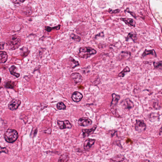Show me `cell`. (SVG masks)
Returning a JSON list of instances; mask_svg holds the SVG:
<instances>
[{"label":"cell","instance_id":"cell-13","mask_svg":"<svg viewBox=\"0 0 162 162\" xmlns=\"http://www.w3.org/2000/svg\"><path fill=\"white\" fill-rule=\"evenodd\" d=\"M96 125H95L92 128L89 129H84L82 130V132L83 133V137L84 138L89 136L92 134L94 132L95 130L97 128Z\"/></svg>","mask_w":162,"mask_h":162},{"label":"cell","instance_id":"cell-26","mask_svg":"<svg viewBox=\"0 0 162 162\" xmlns=\"http://www.w3.org/2000/svg\"><path fill=\"white\" fill-rule=\"evenodd\" d=\"M70 38L74 41L76 42H79L81 40V38L78 35H75V34L72 33L70 35Z\"/></svg>","mask_w":162,"mask_h":162},{"label":"cell","instance_id":"cell-16","mask_svg":"<svg viewBox=\"0 0 162 162\" xmlns=\"http://www.w3.org/2000/svg\"><path fill=\"white\" fill-rule=\"evenodd\" d=\"M8 55L5 51H0V64H4L7 61Z\"/></svg>","mask_w":162,"mask_h":162},{"label":"cell","instance_id":"cell-20","mask_svg":"<svg viewBox=\"0 0 162 162\" xmlns=\"http://www.w3.org/2000/svg\"><path fill=\"white\" fill-rule=\"evenodd\" d=\"M149 55H152L155 57H157V54H156V51L154 49H151V50H147L145 49L142 55V57H145V56Z\"/></svg>","mask_w":162,"mask_h":162},{"label":"cell","instance_id":"cell-32","mask_svg":"<svg viewBox=\"0 0 162 162\" xmlns=\"http://www.w3.org/2000/svg\"><path fill=\"white\" fill-rule=\"evenodd\" d=\"M104 37V32H102L101 33H99L97 34V35H96L95 38H97V37Z\"/></svg>","mask_w":162,"mask_h":162},{"label":"cell","instance_id":"cell-24","mask_svg":"<svg viewBox=\"0 0 162 162\" xmlns=\"http://www.w3.org/2000/svg\"><path fill=\"white\" fill-rule=\"evenodd\" d=\"M5 86L7 88L13 89L15 87L14 82L12 81H9L5 83Z\"/></svg>","mask_w":162,"mask_h":162},{"label":"cell","instance_id":"cell-11","mask_svg":"<svg viewBox=\"0 0 162 162\" xmlns=\"http://www.w3.org/2000/svg\"><path fill=\"white\" fill-rule=\"evenodd\" d=\"M83 95L82 93L78 92H75L73 93L71 98L75 102H79L83 98Z\"/></svg>","mask_w":162,"mask_h":162},{"label":"cell","instance_id":"cell-28","mask_svg":"<svg viewBox=\"0 0 162 162\" xmlns=\"http://www.w3.org/2000/svg\"><path fill=\"white\" fill-rule=\"evenodd\" d=\"M120 11V10L119 9H117L113 10L112 9L109 8L108 10V12L110 14H116L119 13Z\"/></svg>","mask_w":162,"mask_h":162},{"label":"cell","instance_id":"cell-8","mask_svg":"<svg viewBox=\"0 0 162 162\" xmlns=\"http://www.w3.org/2000/svg\"><path fill=\"white\" fill-rule=\"evenodd\" d=\"M121 104L122 107L126 109H131L134 106L133 103L128 98L123 100Z\"/></svg>","mask_w":162,"mask_h":162},{"label":"cell","instance_id":"cell-30","mask_svg":"<svg viewBox=\"0 0 162 162\" xmlns=\"http://www.w3.org/2000/svg\"><path fill=\"white\" fill-rule=\"evenodd\" d=\"M8 150L6 148L2 147L0 146V153H5L8 154Z\"/></svg>","mask_w":162,"mask_h":162},{"label":"cell","instance_id":"cell-7","mask_svg":"<svg viewBox=\"0 0 162 162\" xmlns=\"http://www.w3.org/2000/svg\"><path fill=\"white\" fill-rule=\"evenodd\" d=\"M57 123L60 129H71L72 127V125L68 120H65L64 121L58 120Z\"/></svg>","mask_w":162,"mask_h":162},{"label":"cell","instance_id":"cell-2","mask_svg":"<svg viewBox=\"0 0 162 162\" xmlns=\"http://www.w3.org/2000/svg\"><path fill=\"white\" fill-rule=\"evenodd\" d=\"M21 42V40L20 37L16 35H12L7 40L8 48L11 50H15L19 47Z\"/></svg>","mask_w":162,"mask_h":162},{"label":"cell","instance_id":"cell-31","mask_svg":"<svg viewBox=\"0 0 162 162\" xmlns=\"http://www.w3.org/2000/svg\"><path fill=\"white\" fill-rule=\"evenodd\" d=\"M25 1H20V0H18V1H12V2L13 3L16 4H20L23 3V2H24Z\"/></svg>","mask_w":162,"mask_h":162},{"label":"cell","instance_id":"cell-18","mask_svg":"<svg viewBox=\"0 0 162 162\" xmlns=\"http://www.w3.org/2000/svg\"><path fill=\"white\" fill-rule=\"evenodd\" d=\"M69 158V155L68 153H64L60 156L58 162H68Z\"/></svg>","mask_w":162,"mask_h":162},{"label":"cell","instance_id":"cell-17","mask_svg":"<svg viewBox=\"0 0 162 162\" xmlns=\"http://www.w3.org/2000/svg\"><path fill=\"white\" fill-rule=\"evenodd\" d=\"M124 156L122 155H118L110 160L111 162H122L124 160Z\"/></svg>","mask_w":162,"mask_h":162},{"label":"cell","instance_id":"cell-25","mask_svg":"<svg viewBox=\"0 0 162 162\" xmlns=\"http://www.w3.org/2000/svg\"><path fill=\"white\" fill-rule=\"evenodd\" d=\"M162 61H161L153 62V65L156 69H162Z\"/></svg>","mask_w":162,"mask_h":162},{"label":"cell","instance_id":"cell-19","mask_svg":"<svg viewBox=\"0 0 162 162\" xmlns=\"http://www.w3.org/2000/svg\"><path fill=\"white\" fill-rule=\"evenodd\" d=\"M17 70V68L14 65L12 66L9 68V71L11 74L15 76L16 78H18L20 76V74L16 72V71Z\"/></svg>","mask_w":162,"mask_h":162},{"label":"cell","instance_id":"cell-4","mask_svg":"<svg viewBox=\"0 0 162 162\" xmlns=\"http://www.w3.org/2000/svg\"><path fill=\"white\" fill-rule=\"evenodd\" d=\"M134 129L138 132H142L146 130V124L143 120H137L134 124Z\"/></svg>","mask_w":162,"mask_h":162},{"label":"cell","instance_id":"cell-15","mask_svg":"<svg viewBox=\"0 0 162 162\" xmlns=\"http://www.w3.org/2000/svg\"><path fill=\"white\" fill-rule=\"evenodd\" d=\"M112 100L111 103V106L114 107L117 105L119 100L120 99V96L115 93L112 94Z\"/></svg>","mask_w":162,"mask_h":162},{"label":"cell","instance_id":"cell-29","mask_svg":"<svg viewBox=\"0 0 162 162\" xmlns=\"http://www.w3.org/2000/svg\"><path fill=\"white\" fill-rule=\"evenodd\" d=\"M125 12H128V13H130V14L131 15L133 16L134 18L136 19L137 16L136 15V14L134 13V12H133L131 11H130L129 10V8H128L126 9L125 10Z\"/></svg>","mask_w":162,"mask_h":162},{"label":"cell","instance_id":"cell-27","mask_svg":"<svg viewBox=\"0 0 162 162\" xmlns=\"http://www.w3.org/2000/svg\"><path fill=\"white\" fill-rule=\"evenodd\" d=\"M57 108L59 110H65L66 107L64 103L62 102H59L57 104Z\"/></svg>","mask_w":162,"mask_h":162},{"label":"cell","instance_id":"cell-21","mask_svg":"<svg viewBox=\"0 0 162 162\" xmlns=\"http://www.w3.org/2000/svg\"><path fill=\"white\" fill-rule=\"evenodd\" d=\"M130 69L127 66L123 69V70L118 75V76L120 77H123L127 73L130 72Z\"/></svg>","mask_w":162,"mask_h":162},{"label":"cell","instance_id":"cell-34","mask_svg":"<svg viewBox=\"0 0 162 162\" xmlns=\"http://www.w3.org/2000/svg\"><path fill=\"white\" fill-rule=\"evenodd\" d=\"M1 78H0V83H1Z\"/></svg>","mask_w":162,"mask_h":162},{"label":"cell","instance_id":"cell-10","mask_svg":"<svg viewBox=\"0 0 162 162\" xmlns=\"http://www.w3.org/2000/svg\"><path fill=\"white\" fill-rule=\"evenodd\" d=\"M120 20L130 27H135L136 22L134 19L129 18H120Z\"/></svg>","mask_w":162,"mask_h":162},{"label":"cell","instance_id":"cell-33","mask_svg":"<svg viewBox=\"0 0 162 162\" xmlns=\"http://www.w3.org/2000/svg\"><path fill=\"white\" fill-rule=\"evenodd\" d=\"M5 42H0V49H3L4 48Z\"/></svg>","mask_w":162,"mask_h":162},{"label":"cell","instance_id":"cell-23","mask_svg":"<svg viewBox=\"0 0 162 162\" xmlns=\"http://www.w3.org/2000/svg\"><path fill=\"white\" fill-rule=\"evenodd\" d=\"M130 38L132 40L133 42H135L136 39L137 38V35L136 34L131 33H129L127 36L126 38V41H128Z\"/></svg>","mask_w":162,"mask_h":162},{"label":"cell","instance_id":"cell-12","mask_svg":"<svg viewBox=\"0 0 162 162\" xmlns=\"http://www.w3.org/2000/svg\"><path fill=\"white\" fill-rule=\"evenodd\" d=\"M96 140L88 138L85 141L84 144V148L85 150L90 149L91 147L94 145Z\"/></svg>","mask_w":162,"mask_h":162},{"label":"cell","instance_id":"cell-6","mask_svg":"<svg viewBox=\"0 0 162 162\" xmlns=\"http://www.w3.org/2000/svg\"><path fill=\"white\" fill-rule=\"evenodd\" d=\"M93 123L92 121L89 118L83 117L78 120V123L79 125L82 127H86L91 125Z\"/></svg>","mask_w":162,"mask_h":162},{"label":"cell","instance_id":"cell-5","mask_svg":"<svg viewBox=\"0 0 162 162\" xmlns=\"http://www.w3.org/2000/svg\"><path fill=\"white\" fill-rule=\"evenodd\" d=\"M21 104V101L20 100L16 99L12 100L8 104V108L11 111H14L19 108Z\"/></svg>","mask_w":162,"mask_h":162},{"label":"cell","instance_id":"cell-3","mask_svg":"<svg viewBox=\"0 0 162 162\" xmlns=\"http://www.w3.org/2000/svg\"><path fill=\"white\" fill-rule=\"evenodd\" d=\"M18 137L17 131L12 129H9L7 130L4 135L5 141L10 143L15 142L17 139Z\"/></svg>","mask_w":162,"mask_h":162},{"label":"cell","instance_id":"cell-22","mask_svg":"<svg viewBox=\"0 0 162 162\" xmlns=\"http://www.w3.org/2000/svg\"><path fill=\"white\" fill-rule=\"evenodd\" d=\"M61 26V25H59L57 26L52 27H49L48 26H45V30L48 32H50L53 30H58L60 29Z\"/></svg>","mask_w":162,"mask_h":162},{"label":"cell","instance_id":"cell-1","mask_svg":"<svg viewBox=\"0 0 162 162\" xmlns=\"http://www.w3.org/2000/svg\"><path fill=\"white\" fill-rule=\"evenodd\" d=\"M95 49L89 47H83L79 49L78 56L81 58L87 59L97 53Z\"/></svg>","mask_w":162,"mask_h":162},{"label":"cell","instance_id":"cell-9","mask_svg":"<svg viewBox=\"0 0 162 162\" xmlns=\"http://www.w3.org/2000/svg\"><path fill=\"white\" fill-rule=\"evenodd\" d=\"M71 77L76 84L81 83L83 80V77L82 75L78 73H72L71 75Z\"/></svg>","mask_w":162,"mask_h":162},{"label":"cell","instance_id":"cell-14","mask_svg":"<svg viewBox=\"0 0 162 162\" xmlns=\"http://www.w3.org/2000/svg\"><path fill=\"white\" fill-rule=\"evenodd\" d=\"M68 64H69L70 67L71 68H74L76 67L79 66L80 65L79 61H76L71 57H70L69 58H68Z\"/></svg>","mask_w":162,"mask_h":162}]
</instances>
